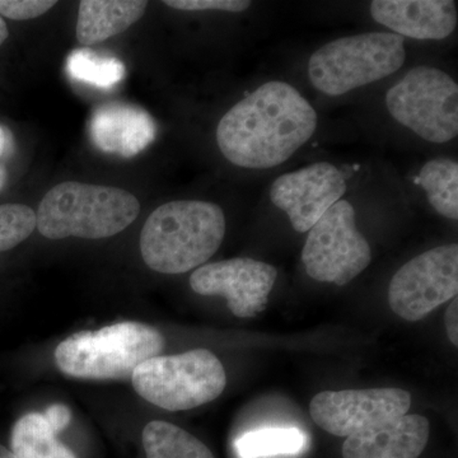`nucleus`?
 <instances>
[{
    "label": "nucleus",
    "instance_id": "obj_1",
    "mask_svg": "<svg viewBox=\"0 0 458 458\" xmlns=\"http://www.w3.org/2000/svg\"><path fill=\"white\" fill-rule=\"evenodd\" d=\"M318 116L291 84L273 81L241 99L216 128V143L231 164L267 170L284 164L307 143Z\"/></svg>",
    "mask_w": 458,
    "mask_h": 458
},
{
    "label": "nucleus",
    "instance_id": "obj_2",
    "mask_svg": "<svg viewBox=\"0 0 458 458\" xmlns=\"http://www.w3.org/2000/svg\"><path fill=\"white\" fill-rule=\"evenodd\" d=\"M225 216L219 205L203 200L170 201L148 216L140 252L150 269L183 274L198 269L221 247Z\"/></svg>",
    "mask_w": 458,
    "mask_h": 458
},
{
    "label": "nucleus",
    "instance_id": "obj_3",
    "mask_svg": "<svg viewBox=\"0 0 458 458\" xmlns=\"http://www.w3.org/2000/svg\"><path fill=\"white\" fill-rule=\"evenodd\" d=\"M140 213V201L126 190L65 181L42 199L36 228L50 240H99L120 233Z\"/></svg>",
    "mask_w": 458,
    "mask_h": 458
},
{
    "label": "nucleus",
    "instance_id": "obj_4",
    "mask_svg": "<svg viewBox=\"0 0 458 458\" xmlns=\"http://www.w3.org/2000/svg\"><path fill=\"white\" fill-rule=\"evenodd\" d=\"M158 330L140 322H119L96 331H80L56 346L57 369L83 379L131 378L140 363L164 351Z\"/></svg>",
    "mask_w": 458,
    "mask_h": 458
},
{
    "label": "nucleus",
    "instance_id": "obj_5",
    "mask_svg": "<svg viewBox=\"0 0 458 458\" xmlns=\"http://www.w3.org/2000/svg\"><path fill=\"white\" fill-rule=\"evenodd\" d=\"M406 59L405 40L393 32H369L328 42L312 54V86L342 96L396 73Z\"/></svg>",
    "mask_w": 458,
    "mask_h": 458
},
{
    "label": "nucleus",
    "instance_id": "obj_6",
    "mask_svg": "<svg viewBox=\"0 0 458 458\" xmlns=\"http://www.w3.org/2000/svg\"><path fill=\"white\" fill-rule=\"evenodd\" d=\"M131 382L148 403L183 411L218 399L227 386V375L212 352L195 349L143 361L132 372Z\"/></svg>",
    "mask_w": 458,
    "mask_h": 458
},
{
    "label": "nucleus",
    "instance_id": "obj_7",
    "mask_svg": "<svg viewBox=\"0 0 458 458\" xmlns=\"http://www.w3.org/2000/svg\"><path fill=\"white\" fill-rule=\"evenodd\" d=\"M388 113L430 143L445 144L458 134V86L434 66H415L386 96Z\"/></svg>",
    "mask_w": 458,
    "mask_h": 458
},
{
    "label": "nucleus",
    "instance_id": "obj_8",
    "mask_svg": "<svg viewBox=\"0 0 458 458\" xmlns=\"http://www.w3.org/2000/svg\"><path fill=\"white\" fill-rule=\"evenodd\" d=\"M302 261L312 279L336 285L348 284L369 267L372 251L355 225L349 201H337L310 229Z\"/></svg>",
    "mask_w": 458,
    "mask_h": 458
},
{
    "label": "nucleus",
    "instance_id": "obj_9",
    "mask_svg": "<svg viewBox=\"0 0 458 458\" xmlns=\"http://www.w3.org/2000/svg\"><path fill=\"white\" fill-rule=\"evenodd\" d=\"M458 293V245L436 247L406 262L391 280L388 303L409 322L420 321Z\"/></svg>",
    "mask_w": 458,
    "mask_h": 458
},
{
    "label": "nucleus",
    "instance_id": "obj_10",
    "mask_svg": "<svg viewBox=\"0 0 458 458\" xmlns=\"http://www.w3.org/2000/svg\"><path fill=\"white\" fill-rule=\"evenodd\" d=\"M411 394L400 388L325 391L313 397V421L336 437L354 436L408 414Z\"/></svg>",
    "mask_w": 458,
    "mask_h": 458
},
{
    "label": "nucleus",
    "instance_id": "obj_11",
    "mask_svg": "<svg viewBox=\"0 0 458 458\" xmlns=\"http://www.w3.org/2000/svg\"><path fill=\"white\" fill-rule=\"evenodd\" d=\"M276 278L278 270L273 265L238 258L198 267L190 276V286L200 295H222L236 318H252L267 309Z\"/></svg>",
    "mask_w": 458,
    "mask_h": 458
},
{
    "label": "nucleus",
    "instance_id": "obj_12",
    "mask_svg": "<svg viewBox=\"0 0 458 458\" xmlns=\"http://www.w3.org/2000/svg\"><path fill=\"white\" fill-rule=\"evenodd\" d=\"M346 189L345 177L336 165L318 162L278 177L271 185L270 199L295 231L304 233L342 200Z\"/></svg>",
    "mask_w": 458,
    "mask_h": 458
},
{
    "label": "nucleus",
    "instance_id": "obj_13",
    "mask_svg": "<svg viewBox=\"0 0 458 458\" xmlns=\"http://www.w3.org/2000/svg\"><path fill=\"white\" fill-rule=\"evenodd\" d=\"M370 14L401 38L417 40H443L454 33L458 21L452 0H375Z\"/></svg>",
    "mask_w": 458,
    "mask_h": 458
},
{
    "label": "nucleus",
    "instance_id": "obj_14",
    "mask_svg": "<svg viewBox=\"0 0 458 458\" xmlns=\"http://www.w3.org/2000/svg\"><path fill=\"white\" fill-rule=\"evenodd\" d=\"M430 436L429 420L423 415L406 414L348 437L343 458H418Z\"/></svg>",
    "mask_w": 458,
    "mask_h": 458
},
{
    "label": "nucleus",
    "instance_id": "obj_15",
    "mask_svg": "<svg viewBox=\"0 0 458 458\" xmlns=\"http://www.w3.org/2000/svg\"><path fill=\"white\" fill-rule=\"evenodd\" d=\"M156 123L146 110L128 104L104 105L92 114L90 140L102 152L131 158L156 138Z\"/></svg>",
    "mask_w": 458,
    "mask_h": 458
},
{
    "label": "nucleus",
    "instance_id": "obj_16",
    "mask_svg": "<svg viewBox=\"0 0 458 458\" xmlns=\"http://www.w3.org/2000/svg\"><path fill=\"white\" fill-rule=\"evenodd\" d=\"M147 5L143 0H83L75 31L78 42L90 47L125 32L143 17Z\"/></svg>",
    "mask_w": 458,
    "mask_h": 458
},
{
    "label": "nucleus",
    "instance_id": "obj_17",
    "mask_svg": "<svg viewBox=\"0 0 458 458\" xmlns=\"http://www.w3.org/2000/svg\"><path fill=\"white\" fill-rule=\"evenodd\" d=\"M141 439L147 458H216L197 437L167 421L148 423Z\"/></svg>",
    "mask_w": 458,
    "mask_h": 458
},
{
    "label": "nucleus",
    "instance_id": "obj_18",
    "mask_svg": "<svg viewBox=\"0 0 458 458\" xmlns=\"http://www.w3.org/2000/svg\"><path fill=\"white\" fill-rule=\"evenodd\" d=\"M433 209L445 218H458V164L451 158H436L420 168L418 177Z\"/></svg>",
    "mask_w": 458,
    "mask_h": 458
},
{
    "label": "nucleus",
    "instance_id": "obj_19",
    "mask_svg": "<svg viewBox=\"0 0 458 458\" xmlns=\"http://www.w3.org/2000/svg\"><path fill=\"white\" fill-rule=\"evenodd\" d=\"M60 445L57 433L38 412L23 415L12 429L11 451L16 458H50Z\"/></svg>",
    "mask_w": 458,
    "mask_h": 458
},
{
    "label": "nucleus",
    "instance_id": "obj_20",
    "mask_svg": "<svg viewBox=\"0 0 458 458\" xmlns=\"http://www.w3.org/2000/svg\"><path fill=\"white\" fill-rule=\"evenodd\" d=\"M66 72L78 82L101 89H113L125 77V65L114 56L89 49L74 50L66 59Z\"/></svg>",
    "mask_w": 458,
    "mask_h": 458
},
{
    "label": "nucleus",
    "instance_id": "obj_21",
    "mask_svg": "<svg viewBox=\"0 0 458 458\" xmlns=\"http://www.w3.org/2000/svg\"><path fill=\"white\" fill-rule=\"evenodd\" d=\"M303 442V434L295 428H276L246 433L237 439L236 448L242 458H262L297 454Z\"/></svg>",
    "mask_w": 458,
    "mask_h": 458
},
{
    "label": "nucleus",
    "instance_id": "obj_22",
    "mask_svg": "<svg viewBox=\"0 0 458 458\" xmlns=\"http://www.w3.org/2000/svg\"><path fill=\"white\" fill-rule=\"evenodd\" d=\"M36 213L22 204L0 205V252L8 251L31 236Z\"/></svg>",
    "mask_w": 458,
    "mask_h": 458
},
{
    "label": "nucleus",
    "instance_id": "obj_23",
    "mask_svg": "<svg viewBox=\"0 0 458 458\" xmlns=\"http://www.w3.org/2000/svg\"><path fill=\"white\" fill-rule=\"evenodd\" d=\"M56 5L53 0H0V16L14 21L33 20Z\"/></svg>",
    "mask_w": 458,
    "mask_h": 458
},
{
    "label": "nucleus",
    "instance_id": "obj_24",
    "mask_svg": "<svg viewBox=\"0 0 458 458\" xmlns=\"http://www.w3.org/2000/svg\"><path fill=\"white\" fill-rule=\"evenodd\" d=\"M167 7L179 9V11H223L240 13L251 5L247 0H167Z\"/></svg>",
    "mask_w": 458,
    "mask_h": 458
},
{
    "label": "nucleus",
    "instance_id": "obj_25",
    "mask_svg": "<svg viewBox=\"0 0 458 458\" xmlns=\"http://www.w3.org/2000/svg\"><path fill=\"white\" fill-rule=\"evenodd\" d=\"M44 418L47 419V423L57 434L63 432L66 427L69 426L72 420V411L68 406L62 405V403H55L47 408L44 412Z\"/></svg>",
    "mask_w": 458,
    "mask_h": 458
},
{
    "label": "nucleus",
    "instance_id": "obj_26",
    "mask_svg": "<svg viewBox=\"0 0 458 458\" xmlns=\"http://www.w3.org/2000/svg\"><path fill=\"white\" fill-rule=\"evenodd\" d=\"M445 328L450 342L458 346V300L454 298L445 315Z\"/></svg>",
    "mask_w": 458,
    "mask_h": 458
},
{
    "label": "nucleus",
    "instance_id": "obj_27",
    "mask_svg": "<svg viewBox=\"0 0 458 458\" xmlns=\"http://www.w3.org/2000/svg\"><path fill=\"white\" fill-rule=\"evenodd\" d=\"M12 150H13V138L11 131L0 125V162L8 158L12 155Z\"/></svg>",
    "mask_w": 458,
    "mask_h": 458
},
{
    "label": "nucleus",
    "instance_id": "obj_28",
    "mask_svg": "<svg viewBox=\"0 0 458 458\" xmlns=\"http://www.w3.org/2000/svg\"><path fill=\"white\" fill-rule=\"evenodd\" d=\"M50 458H77V456H75L74 452L72 451L71 448L66 447V445L62 443V445L57 448L55 454Z\"/></svg>",
    "mask_w": 458,
    "mask_h": 458
},
{
    "label": "nucleus",
    "instance_id": "obj_29",
    "mask_svg": "<svg viewBox=\"0 0 458 458\" xmlns=\"http://www.w3.org/2000/svg\"><path fill=\"white\" fill-rule=\"evenodd\" d=\"M9 36L7 23L3 20V17L0 16V47L4 44L5 40H7Z\"/></svg>",
    "mask_w": 458,
    "mask_h": 458
},
{
    "label": "nucleus",
    "instance_id": "obj_30",
    "mask_svg": "<svg viewBox=\"0 0 458 458\" xmlns=\"http://www.w3.org/2000/svg\"><path fill=\"white\" fill-rule=\"evenodd\" d=\"M5 182H7V171H5L3 162H0V191L4 188Z\"/></svg>",
    "mask_w": 458,
    "mask_h": 458
},
{
    "label": "nucleus",
    "instance_id": "obj_31",
    "mask_svg": "<svg viewBox=\"0 0 458 458\" xmlns=\"http://www.w3.org/2000/svg\"><path fill=\"white\" fill-rule=\"evenodd\" d=\"M0 458H16L5 445H0Z\"/></svg>",
    "mask_w": 458,
    "mask_h": 458
}]
</instances>
